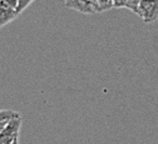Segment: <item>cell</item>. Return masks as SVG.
Masks as SVG:
<instances>
[{"mask_svg":"<svg viewBox=\"0 0 158 144\" xmlns=\"http://www.w3.org/2000/svg\"><path fill=\"white\" fill-rule=\"evenodd\" d=\"M139 4L141 0H126V6L128 10H131L132 13L138 15V10H139Z\"/></svg>","mask_w":158,"mask_h":144,"instance_id":"cell-6","label":"cell"},{"mask_svg":"<svg viewBox=\"0 0 158 144\" xmlns=\"http://www.w3.org/2000/svg\"><path fill=\"white\" fill-rule=\"evenodd\" d=\"M126 6V0H113V8L121 9Z\"/></svg>","mask_w":158,"mask_h":144,"instance_id":"cell-9","label":"cell"},{"mask_svg":"<svg viewBox=\"0 0 158 144\" xmlns=\"http://www.w3.org/2000/svg\"><path fill=\"white\" fill-rule=\"evenodd\" d=\"M8 2H9L11 5H14V6L16 8V5H18V0H8Z\"/></svg>","mask_w":158,"mask_h":144,"instance_id":"cell-11","label":"cell"},{"mask_svg":"<svg viewBox=\"0 0 158 144\" xmlns=\"http://www.w3.org/2000/svg\"><path fill=\"white\" fill-rule=\"evenodd\" d=\"M18 11L8 0H0V28H3L18 18Z\"/></svg>","mask_w":158,"mask_h":144,"instance_id":"cell-4","label":"cell"},{"mask_svg":"<svg viewBox=\"0 0 158 144\" xmlns=\"http://www.w3.org/2000/svg\"><path fill=\"white\" fill-rule=\"evenodd\" d=\"M98 6H99V13L108 11L113 8V0H98Z\"/></svg>","mask_w":158,"mask_h":144,"instance_id":"cell-7","label":"cell"},{"mask_svg":"<svg viewBox=\"0 0 158 144\" xmlns=\"http://www.w3.org/2000/svg\"><path fill=\"white\" fill-rule=\"evenodd\" d=\"M20 114L14 112V110H10V109H0V121L2 120H10L11 118H15V117H19Z\"/></svg>","mask_w":158,"mask_h":144,"instance_id":"cell-5","label":"cell"},{"mask_svg":"<svg viewBox=\"0 0 158 144\" xmlns=\"http://www.w3.org/2000/svg\"><path fill=\"white\" fill-rule=\"evenodd\" d=\"M6 121H8V120H2V121H0V133H2V130L4 129V127H5V124H6Z\"/></svg>","mask_w":158,"mask_h":144,"instance_id":"cell-10","label":"cell"},{"mask_svg":"<svg viewBox=\"0 0 158 144\" xmlns=\"http://www.w3.org/2000/svg\"><path fill=\"white\" fill-rule=\"evenodd\" d=\"M64 5L82 14H98V0H64Z\"/></svg>","mask_w":158,"mask_h":144,"instance_id":"cell-2","label":"cell"},{"mask_svg":"<svg viewBox=\"0 0 158 144\" xmlns=\"http://www.w3.org/2000/svg\"><path fill=\"white\" fill-rule=\"evenodd\" d=\"M20 128H22L20 115L8 120L4 129L0 133V144H13V143L18 142Z\"/></svg>","mask_w":158,"mask_h":144,"instance_id":"cell-1","label":"cell"},{"mask_svg":"<svg viewBox=\"0 0 158 144\" xmlns=\"http://www.w3.org/2000/svg\"><path fill=\"white\" fill-rule=\"evenodd\" d=\"M33 2H34V0H18V5H16V11H18V14L20 15Z\"/></svg>","mask_w":158,"mask_h":144,"instance_id":"cell-8","label":"cell"},{"mask_svg":"<svg viewBox=\"0 0 158 144\" xmlns=\"http://www.w3.org/2000/svg\"><path fill=\"white\" fill-rule=\"evenodd\" d=\"M13 144H19V142H15V143H13Z\"/></svg>","mask_w":158,"mask_h":144,"instance_id":"cell-12","label":"cell"},{"mask_svg":"<svg viewBox=\"0 0 158 144\" xmlns=\"http://www.w3.org/2000/svg\"><path fill=\"white\" fill-rule=\"evenodd\" d=\"M138 16L144 23L156 22L158 19V0H141Z\"/></svg>","mask_w":158,"mask_h":144,"instance_id":"cell-3","label":"cell"}]
</instances>
